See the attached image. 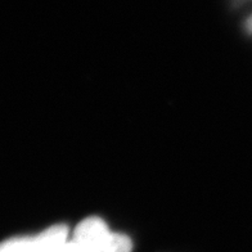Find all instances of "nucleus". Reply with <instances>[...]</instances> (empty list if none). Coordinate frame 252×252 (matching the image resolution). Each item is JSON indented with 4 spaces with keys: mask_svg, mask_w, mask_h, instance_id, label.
<instances>
[{
    "mask_svg": "<svg viewBox=\"0 0 252 252\" xmlns=\"http://www.w3.org/2000/svg\"><path fill=\"white\" fill-rule=\"evenodd\" d=\"M67 234L66 226L54 225L36 237L8 239L0 245V252H57L67 242Z\"/></svg>",
    "mask_w": 252,
    "mask_h": 252,
    "instance_id": "obj_2",
    "label": "nucleus"
},
{
    "mask_svg": "<svg viewBox=\"0 0 252 252\" xmlns=\"http://www.w3.org/2000/svg\"><path fill=\"white\" fill-rule=\"evenodd\" d=\"M249 30L252 31V17L249 20Z\"/></svg>",
    "mask_w": 252,
    "mask_h": 252,
    "instance_id": "obj_4",
    "label": "nucleus"
},
{
    "mask_svg": "<svg viewBox=\"0 0 252 252\" xmlns=\"http://www.w3.org/2000/svg\"><path fill=\"white\" fill-rule=\"evenodd\" d=\"M57 252H89V251H88L87 249H84L83 246L80 245V243H77L76 241H71V242L67 241V242L64 243V245H63Z\"/></svg>",
    "mask_w": 252,
    "mask_h": 252,
    "instance_id": "obj_3",
    "label": "nucleus"
},
{
    "mask_svg": "<svg viewBox=\"0 0 252 252\" xmlns=\"http://www.w3.org/2000/svg\"><path fill=\"white\" fill-rule=\"evenodd\" d=\"M73 241L89 252H131L133 242L123 233L111 232L99 218H88L75 229Z\"/></svg>",
    "mask_w": 252,
    "mask_h": 252,
    "instance_id": "obj_1",
    "label": "nucleus"
}]
</instances>
